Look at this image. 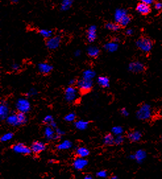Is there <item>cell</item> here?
I'll list each match as a JSON object with an SVG mask.
<instances>
[{"label":"cell","instance_id":"obj_1","mask_svg":"<svg viewBox=\"0 0 162 179\" xmlns=\"http://www.w3.org/2000/svg\"><path fill=\"white\" fill-rule=\"evenodd\" d=\"M6 123L14 127L25 125L27 122V117L26 114L18 112L10 114L6 118Z\"/></svg>","mask_w":162,"mask_h":179},{"label":"cell","instance_id":"obj_2","mask_svg":"<svg viewBox=\"0 0 162 179\" xmlns=\"http://www.w3.org/2000/svg\"><path fill=\"white\" fill-rule=\"evenodd\" d=\"M136 116L138 120L142 121H146L150 120L152 116V109L150 105L148 103H144L138 108Z\"/></svg>","mask_w":162,"mask_h":179},{"label":"cell","instance_id":"obj_3","mask_svg":"<svg viewBox=\"0 0 162 179\" xmlns=\"http://www.w3.org/2000/svg\"><path fill=\"white\" fill-rule=\"evenodd\" d=\"M76 87L82 95L90 93L93 87V80H87L81 78L76 83Z\"/></svg>","mask_w":162,"mask_h":179},{"label":"cell","instance_id":"obj_4","mask_svg":"<svg viewBox=\"0 0 162 179\" xmlns=\"http://www.w3.org/2000/svg\"><path fill=\"white\" fill-rule=\"evenodd\" d=\"M136 46L143 52L148 53L150 52L153 46V43L150 38L147 37H141L137 40Z\"/></svg>","mask_w":162,"mask_h":179},{"label":"cell","instance_id":"obj_5","mask_svg":"<svg viewBox=\"0 0 162 179\" xmlns=\"http://www.w3.org/2000/svg\"><path fill=\"white\" fill-rule=\"evenodd\" d=\"M18 112L27 114L31 110V104L27 98H20L17 100L15 104Z\"/></svg>","mask_w":162,"mask_h":179},{"label":"cell","instance_id":"obj_6","mask_svg":"<svg viewBox=\"0 0 162 179\" xmlns=\"http://www.w3.org/2000/svg\"><path fill=\"white\" fill-rule=\"evenodd\" d=\"M79 91L78 88L74 87V86H69L67 87L64 93L65 100L70 103L74 102L78 97Z\"/></svg>","mask_w":162,"mask_h":179},{"label":"cell","instance_id":"obj_7","mask_svg":"<svg viewBox=\"0 0 162 179\" xmlns=\"http://www.w3.org/2000/svg\"><path fill=\"white\" fill-rule=\"evenodd\" d=\"M61 37L60 35H55L46 39V46L49 50H54L60 47L61 43Z\"/></svg>","mask_w":162,"mask_h":179},{"label":"cell","instance_id":"obj_8","mask_svg":"<svg viewBox=\"0 0 162 179\" xmlns=\"http://www.w3.org/2000/svg\"><path fill=\"white\" fill-rule=\"evenodd\" d=\"M13 151L16 153V154H22L25 155H28L31 154L32 151L30 149V147H28L26 146L23 143H18V144H14L11 147Z\"/></svg>","mask_w":162,"mask_h":179},{"label":"cell","instance_id":"obj_9","mask_svg":"<svg viewBox=\"0 0 162 179\" xmlns=\"http://www.w3.org/2000/svg\"><path fill=\"white\" fill-rule=\"evenodd\" d=\"M32 153L34 155H39L41 153L45 151L46 149V146L44 143L40 141H34L30 146Z\"/></svg>","mask_w":162,"mask_h":179},{"label":"cell","instance_id":"obj_10","mask_svg":"<svg viewBox=\"0 0 162 179\" xmlns=\"http://www.w3.org/2000/svg\"><path fill=\"white\" fill-rule=\"evenodd\" d=\"M145 69V66L142 62L135 61L130 62L128 65V70L133 73H141Z\"/></svg>","mask_w":162,"mask_h":179},{"label":"cell","instance_id":"obj_11","mask_svg":"<svg viewBox=\"0 0 162 179\" xmlns=\"http://www.w3.org/2000/svg\"><path fill=\"white\" fill-rule=\"evenodd\" d=\"M88 164V160L85 158L77 157L73 162V166L74 168L76 171H82L85 168Z\"/></svg>","mask_w":162,"mask_h":179},{"label":"cell","instance_id":"obj_12","mask_svg":"<svg viewBox=\"0 0 162 179\" xmlns=\"http://www.w3.org/2000/svg\"><path fill=\"white\" fill-rule=\"evenodd\" d=\"M38 69L40 73L42 75H49L53 70V66L50 63L42 62L38 64Z\"/></svg>","mask_w":162,"mask_h":179},{"label":"cell","instance_id":"obj_13","mask_svg":"<svg viewBox=\"0 0 162 179\" xmlns=\"http://www.w3.org/2000/svg\"><path fill=\"white\" fill-rule=\"evenodd\" d=\"M97 38V27L91 25L86 31V39L90 43L94 42Z\"/></svg>","mask_w":162,"mask_h":179},{"label":"cell","instance_id":"obj_14","mask_svg":"<svg viewBox=\"0 0 162 179\" xmlns=\"http://www.w3.org/2000/svg\"><path fill=\"white\" fill-rule=\"evenodd\" d=\"M43 134H44V136L46 137V139L48 140V141L56 140L58 139L57 135L55 134V129L53 128L52 127H51L50 126H46L45 127Z\"/></svg>","mask_w":162,"mask_h":179},{"label":"cell","instance_id":"obj_15","mask_svg":"<svg viewBox=\"0 0 162 179\" xmlns=\"http://www.w3.org/2000/svg\"><path fill=\"white\" fill-rule=\"evenodd\" d=\"M9 115L8 104L4 100L1 101V104H0V118L1 120H6Z\"/></svg>","mask_w":162,"mask_h":179},{"label":"cell","instance_id":"obj_16","mask_svg":"<svg viewBox=\"0 0 162 179\" xmlns=\"http://www.w3.org/2000/svg\"><path fill=\"white\" fill-rule=\"evenodd\" d=\"M135 161L139 164L142 163L147 157V153L145 150L140 149L135 153Z\"/></svg>","mask_w":162,"mask_h":179},{"label":"cell","instance_id":"obj_17","mask_svg":"<svg viewBox=\"0 0 162 179\" xmlns=\"http://www.w3.org/2000/svg\"><path fill=\"white\" fill-rule=\"evenodd\" d=\"M127 138L131 142H138L142 138V133L138 130H134L127 134Z\"/></svg>","mask_w":162,"mask_h":179},{"label":"cell","instance_id":"obj_18","mask_svg":"<svg viewBox=\"0 0 162 179\" xmlns=\"http://www.w3.org/2000/svg\"><path fill=\"white\" fill-rule=\"evenodd\" d=\"M136 9H137V11L139 13L143 15H148V13H150L151 11L150 7L148 6V5L142 3V2H140V3L137 5Z\"/></svg>","mask_w":162,"mask_h":179},{"label":"cell","instance_id":"obj_19","mask_svg":"<svg viewBox=\"0 0 162 179\" xmlns=\"http://www.w3.org/2000/svg\"><path fill=\"white\" fill-rule=\"evenodd\" d=\"M87 54L92 58H96L100 54V50L97 46H89L88 49H87Z\"/></svg>","mask_w":162,"mask_h":179},{"label":"cell","instance_id":"obj_20","mask_svg":"<svg viewBox=\"0 0 162 179\" xmlns=\"http://www.w3.org/2000/svg\"><path fill=\"white\" fill-rule=\"evenodd\" d=\"M128 15L127 12L126 10L123 9H118L115 12L114 14V19L115 23H117L119 24L121 21L122 20V19L126 15Z\"/></svg>","mask_w":162,"mask_h":179},{"label":"cell","instance_id":"obj_21","mask_svg":"<svg viewBox=\"0 0 162 179\" xmlns=\"http://www.w3.org/2000/svg\"><path fill=\"white\" fill-rule=\"evenodd\" d=\"M97 82L100 86L102 88H108L110 86L109 79L107 76H99L97 79Z\"/></svg>","mask_w":162,"mask_h":179},{"label":"cell","instance_id":"obj_22","mask_svg":"<svg viewBox=\"0 0 162 179\" xmlns=\"http://www.w3.org/2000/svg\"><path fill=\"white\" fill-rule=\"evenodd\" d=\"M75 154L78 157L81 158H86L90 155V151L88 148L85 147H79L76 149Z\"/></svg>","mask_w":162,"mask_h":179},{"label":"cell","instance_id":"obj_23","mask_svg":"<svg viewBox=\"0 0 162 179\" xmlns=\"http://www.w3.org/2000/svg\"><path fill=\"white\" fill-rule=\"evenodd\" d=\"M72 147H73V143L68 139H66L61 142L60 144H59L56 147V148L60 150V151H64V150H68L71 149Z\"/></svg>","mask_w":162,"mask_h":179},{"label":"cell","instance_id":"obj_24","mask_svg":"<svg viewBox=\"0 0 162 179\" xmlns=\"http://www.w3.org/2000/svg\"><path fill=\"white\" fill-rule=\"evenodd\" d=\"M104 144L107 146H112L115 145V136L112 134H107L103 138Z\"/></svg>","mask_w":162,"mask_h":179},{"label":"cell","instance_id":"obj_25","mask_svg":"<svg viewBox=\"0 0 162 179\" xmlns=\"http://www.w3.org/2000/svg\"><path fill=\"white\" fill-rule=\"evenodd\" d=\"M88 125H89V122L88 121H85L83 120H79L74 122V126H75V128L81 131L85 130L86 129L88 128Z\"/></svg>","mask_w":162,"mask_h":179},{"label":"cell","instance_id":"obj_26","mask_svg":"<svg viewBox=\"0 0 162 179\" xmlns=\"http://www.w3.org/2000/svg\"><path fill=\"white\" fill-rule=\"evenodd\" d=\"M118 47H119L118 44L116 42H114V41L107 42L104 46L105 50L107 52H114L117 50Z\"/></svg>","mask_w":162,"mask_h":179},{"label":"cell","instance_id":"obj_27","mask_svg":"<svg viewBox=\"0 0 162 179\" xmlns=\"http://www.w3.org/2000/svg\"><path fill=\"white\" fill-rule=\"evenodd\" d=\"M95 76H96V72H95L93 69H88L84 70L83 71L82 78L87 80H93Z\"/></svg>","mask_w":162,"mask_h":179},{"label":"cell","instance_id":"obj_28","mask_svg":"<svg viewBox=\"0 0 162 179\" xmlns=\"http://www.w3.org/2000/svg\"><path fill=\"white\" fill-rule=\"evenodd\" d=\"M105 28L106 29L112 31H118L121 28V26L119 24H118L117 23H112V22H107L104 25Z\"/></svg>","mask_w":162,"mask_h":179},{"label":"cell","instance_id":"obj_29","mask_svg":"<svg viewBox=\"0 0 162 179\" xmlns=\"http://www.w3.org/2000/svg\"><path fill=\"white\" fill-rule=\"evenodd\" d=\"M38 33L40 34V35L43 37V38H45L46 39H48V38H51V37H53V30H49V29H45V28H42V29L38 30Z\"/></svg>","mask_w":162,"mask_h":179},{"label":"cell","instance_id":"obj_30","mask_svg":"<svg viewBox=\"0 0 162 179\" xmlns=\"http://www.w3.org/2000/svg\"><path fill=\"white\" fill-rule=\"evenodd\" d=\"M74 0H63L61 4V10L62 11H67L71 8L73 4Z\"/></svg>","mask_w":162,"mask_h":179},{"label":"cell","instance_id":"obj_31","mask_svg":"<svg viewBox=\"0 0 162 179\" xmlns=\"http://www.w3.org/2000/svg\"><path fill=\"white\" fill-rule=\"evenodd\" d=\"M112 134L114 135L115 136H119V135H123V132H124V129L120 126H115L112 128Z\"/></svg>","mask_w":162,"mask_h":179},{"label":"cell","instance_id":"obj_32","mask_svg":"<svg viewBox=\"0 0 162 179\" xmlns=\"http://www.w3.org/2000/svg\"><path fill=\"white\" fill-rule=\"evenodd\" d=\"M13 136V133H12V132H7V133L2 135L1 136V138H0V140H1V142H7L12 139Z\"/></svg>","mask_w":162,"mask_h":179},{"label":"cell","instance_id":"obj_33","mask_svg":"<svg viewBox=\"0 0 162 179\" xmlns=\"http://www.w3.org/2000/svg\"><path fill=\"white\" fill-rule=\"evenodd\" d=\"M131 21V17L130 15H127L126 16L123 18L122 20L121 21L120 23H119L121 27H126L127 26Z\"/></svg>","mask_w":162,"mask_h":179},{"label":"cell","instance_id":"obj_34","mask_svg":"<svg viewBox=\"0 0 162 179\" xmlns=\"http://www.w3.org/2000/svg\"><path fill=\"white\" fill-rule=\"evenodd\" d=\"M76 115L75 113L74 112H69L67 115H66L64 117V120L67 122H74L76 120Z\"/></svg>","mask_w":162,"mask_h":179},{"label":"cell","instance_id":"obj_35","mask_svg":"<svg viewBox=\"0 0 162 179\" xmlns=\"http://www.w3.org/2000/svg\"><path fill=\"white\" fill-rule=\"evenodd\" d=\"M53 122H55V120H54V118L51 115H47L45 116V118L43 120V123H44L47 126H50Z\"/></svg>","mask_w":162,"mask_h":179},{"label":"cell","instance_id":"obj_36","mask_svg":"<svg viewBox=\"0 0 162 179\" xmlns=\"http://www.w3.org/2000/svg\"><path fill=\"white\" fill-rule=\"evenodd\" d=\"M125 141V137L123 135H119V136H115V145H121Z\"/></svg>","mask_w":162,"mask_h":179},{"label":"cell","instance_id":"obj_37","mask_svg":"<svg viewBox=\"0 0 162 179\" xmlns=\"http://www.w3.org/2000/svg\"><path fill=\"white\" fill-rule=\"evenodd\" d=\"M96 175L99 178H105L107 176V172L105 170H100L98 172H97Z\"/></svg>","mask_w":162,"mask_h":179},{"label":"cell","instance_id":"obj_38","mask_svg":"<svg viewBox=\"0 0 162 179\" xmlns=\"http://www.w3.org/2000/svg\"><path fill=\"white\" fill-rule=\"evenodd\" d=\"M55 134H56V135H57V137H58V139L60 138L61 137H62L63 135H65V132L62 130L61 129L59 128H55Z\"/></svg>","mask_w":162,"mask_h":179},{"label":"cell","instance_id":"obj_39","mask_svg":"<svg viewBox=\"0 0 162 179\" xmlns=\"http://www.w3.org/2000/svg\"><path fill=\"white\" fill-rule=\"evenodd\" d=\"M37 94H38L37 91L34 89H30L29 92L25 93V96L26 97H32V96H34Z\"/></svg>","mask_w":162,"mask_h":179},{"label":"cell","instance_id":"obj_40","mask_svg":"<svg viewBox=\"0 0 162 179\" xmlns=\"http://www.w3.org/2000/svg\"><path fill=\"white\" fill-rule=\"evenodd\" d=\"M120 113L121 115L123 116H125V117H127V116L129 115V112H128V111L125 108H121V109L120 110Z\"/></svg>","mask_w":162,"mask_h":179},{"label":"cell","instance_id":"obj_41","mask_svg":"<svg viewBox=\"0 0 162 179\" xmlns=\"http://www.w3.org/2000/svg\"><path fill=\"white\" fill-rule=\"evenodd\" d=\"M11 69L13 71H18L20 69V65L18 64H13L11 66Z\"/></svg>","mask_w":162,"mask_h":179},{"label":"cell","instance_id":"obj_42","mask_svg":"<svg viewBox=\"0 0 162 179\" xmlns=\"http://www.w3.org/2000/svg\"><path fill=\"white\" fill-rule=\"evenodd\" d=\"M141 2L150 6L154 4V0H141Z\"/></svg>","mask_w":162,"mask_h":179},{"label":"cell","instance_id":"obj_43","mask_svg":"<svg viewBox=\"0 0 162 179\" xmlns=\"http://www.w3.org/2000/svg\"><path fill=\"white\" fill-rule=\"evenodd\" d=\"M154 7L157 10H161L162 9V4L161 2H157V3L154 5Z\"/></svg>","mask_w":162,"mask_h":179},{"label":"cell","instance_id":"obj_44","mask_svg":"<svg viewBox=\"0 0 162 179\" xmlns=\"http://www.w3.org/2000/svg\"><path fill=\"white\" fill-rule=\"evenodd\" d=\"M133 33H134V30L132 29V28H127L125 31V34L127 36H131Z\"/></svg>","mask_w":162,"mask_h":179},{"label":"cell","instance_id":"obj_45","mask_svg":"<svg viewBox=\"0 0 162 179\" xmlns=\"http://www.w3.org/2000/svg\"><path fill=\"white\" fill-rule=\"evenodd\" d=\"M77 81H78V80H76V79H71V81L69 82V86H74V85H76Z\"/></svg>","mask_w":162,"mask_h":179},{"label":"cell","instance_id":"obj_46","mask_svg":"<svg viewBox=\"0 0 162 179\" xmlns=\"http://www.w3.org/2000/svg\"><path fill=\"white\" fill-rule=\"evenodd\" d=\"M81 55V51L80 50H77L74 52V56L76 57H79Z\"/></svg>","mask_w":162,"mask_h":179},{"label":"cell","instance_id":"obj_47","mask_svg":"<svg viewBox=\"0 0 162 179\" xmlns=\"http://www.w3.org/2000/svg\"><path fill=\"white\" fill-rule=\"evenodd\" d=\"M128 158H129V159H131V160H135V154H133L129 155V156H128Z\"/></svg>","mask_w":162,"mask_h":179},{"label":"cell","instance_id":"obj_48","mask_svg":"<svg viewBox=\"0 0 162 179\" xmlns=\"http://www.w3.org/2000/svg\"><path fill=\"white\" fill-rule=\"evenodd\" d=\"M11 1V3L13 4H16L17 3H19V2L20 1V0H10Z\"/></svg>","mask_w":162,"mask_h":179},{"label":"cell","instance_id":"obj_49","mask_svg":"<svg viewBox=\"0 0 162 179\" xmlns=\"http://www.w3.org/2000/svg\"><path fill=\"white\" fill-rule=\"evenodd\" d=\"M83 179H94V178L90 175H86V176H84V177Z\"/></svg>","mask_w":162,"mask_h":179},{"label":"cell","instance_id":"obj_50","mask_svg":"<svg viewBox=\"0 0 162 179\" xmlns=\"http://www.w3.org/2000/svg\"><path fill=\"white\" fill-rule=\"evenodd\" d=\"M49 163H50V164H53V163H54L55 162V161L54 160V159H50L49 160Z\"/></svg>","mask_w":162,"mask_h":179},{"label":"cell","instance_id":"obj_51","mask_svg":"<svg viewBox=\"0 0 162 179\" xmlns=\"http://www.w3.org/2000/svg\"><path fill=\"white\" fill-rule=\"evenodd\" d=\"M109 179H119V178H118V177H117V176L114 175V176H111V177H110V178H109Z\"/></svg>","mask_w":162,"mask_h":179},{"label":"cell","instance_id":"obj_52","mask_svg":"<svg viewBox=\"0 0 162 179\" xmlns=\"http://www.w3.org/2000/svg\"><path fill=\"white\" fill-rule=\"evenodd\" d=\"M161 142H162V136H161Z\"/></svg>","mask_w":162,"mask_h":179}]
</instances>
